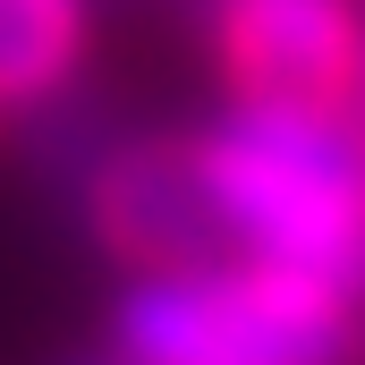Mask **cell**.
<instances>
[{"label":"cell","mask_w":365,"mask_h":365,"mask_svg":"<svg viewBox=\"0 0 365 365\" xmlns=\"http://www.w3.org/2000/svg\"><path fill=\"white\" fill-rule=\"evenodd\" d=\"M195 162L238 255L365 289V119L349 102L238 93Z\"/></svg>","instance_id":"obj_1"},{"label":"cell","mask_w":365,"mask_h":365,"mask_svg":"<svg viewBox=\"0 0 365 365\" xmlns=\"http://www.w3.org/2000/svg\"><path fill=\"white\" fill-rule=\"evenodd\" d=\"M119 365H357V289L238 247L145 272L119 297Z\"/></svg>","instance_id":"obj_2"},{"label":"cell","mask_w":365,"mask_h":365,"mask_svg":"<svg viewBox=\"0 0 365 365\" xmlns=\"http://www.w3.org/2000/svg\"><path fill=\"white\" fill-rule=\"evenodd\" d=\"M93 230H102L110 255H128L145 272H179V264H204V255H230L212 187H204V162H195V145H170V136L128 145V153L102 162Z\"/></svg>","instance_id":"obj_4"},{"label":"cell","mask_w":365,"mask_h":365,"mask_svg":"<svg viewBox=\"0 0 365 365\" xmlns=\"http://www.w3.org/2000/svg\"><path fill=\"white\" fill-rule=\"evenodd\" d=\"M93 51V0H0V102H51Z\"/></svg>","instance_id":"obj_5"},{"label":"cell","mask_w":365,"mask_h":365,"mask_svg":"<svg viewBox=\"0 0 365 365\" xmlns=\"http://www.w3.org/2000/svg\"><path fill=\"white\" fill-rule=\"evenodd\" d=\"M195 9H204V34L238 93L357 102L365 86L357 0H195Z\"/></svg>","instance_id":"obj_3"}]
</instances>
